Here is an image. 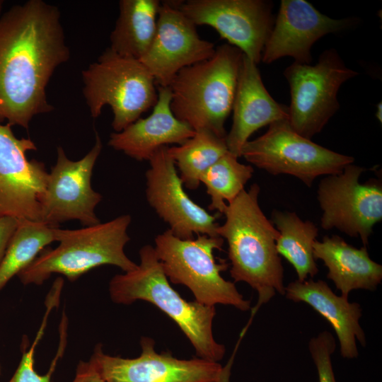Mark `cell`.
<instances>
[{
  "instance_id": "6da1fadb",
  "label": "cell",
  "mask_w": 382,
  "mask_h": 382,
  "mask_svg": "<svg viewBox=\"0 0 382 382\" xmlns=\"http://www.w3.org/2000/svg\"><path fill=\"white\" fill-rule=\"evenodd\" d=\"M70 57L59 9L28 0L0 15V123L28 129L54 109L46 88Z\"/></svg>"
},
{
  "instance_id": "7a4b0ae2",
  "label": "cell",
  "mask_w": 382,
  "mask_h": 382,
  "mask_svg": "<svg viewBox=\"0 0 382 382\" xmlns=\"http://www.w3.org/2000/svg\"><path fill=\"white\" fill-rule=\"evenodd\" d=\"M257 183L245 189L227 204L225 221L217 234L228 244L230 274L255 289L258 301L253 313L275 294H285L284 267L276 243L279 233L262 211Z\"/></svg>"
},
{
  "instance_id": "3957f363",
  "label": "cell",
  "mask_w": 382,
  "mask_h": 382,
  "mask_svg": "<svg viewBox=\"0 0 382 382\" xmlns=\"http://www.w3.org/2000/svg\"><path fill=\"white\" fill-rule=\"evenodd\" d=\"M139 258L136 268L111 279V300L124 305L138 300L151 303L178 325L193 346L197 357L214 362L221 360L226 348L215 340L212 331L215 306L182 298L171 286L153 246L141 247Z\"/></svg>"
},
{
  "instance_id": "277c9868",
  "label": "cell",
  "mask_w": 382,
  "mask_h": 382,
  "mask_svg": "<svg viewBox=\"0 0 382 382\" xmlns=\"http://www.w3.org/2000/svg\"><path fill=\"white\" fill-rule=\"evenodd\" d=\"M243 53L228 43L204 61L181 69L171 81L170 109L195 132L208 130L226 138Z\"/></svg>"
},
{
  "instance_id": "5b68a950",
  "label": "cell",
  "mask_w": 382,
  "mask_h": 382,
  "mask_svg": "<svg viewBox=\"0 0 382 382\" xmlns=\"http://www.w3.org/2000/svg\"><path fill=\"white\" fill-rule=\"evenodd\" d=\"M131 216L124 214L105 223L80 229L55 227L54 248H45L17 276L25 284H43L53 274L74 282L81 275L102 265L118 267L125 272L136 268L124 250L130 238L127 228Z\"/></svg>"
},
{
  "instance_id": "8992f818",
  "label": "cell",
  "mask_w": 382,
  "mask_h": 382,
  "mask_svg": "<svg viewBox=\"0 0 382 382\" xmlns=\"http://www.w3.org/2000/svg\"><path fill=\"white\" fill-rule=\"evenodd\" d=\"M224 240L220 236L199 235L183 240L167 229L156 236L154 250L169 282L186 286L195 301L210 306H232L241 311L250 309V301L238 291L235 283L221 273L229 265L216 261L215 250H221Z\"/></svg>"
},
{
  "instance_id": "52a82bcc",
  "label": "cell",
  "mask_w": 382,
  "mask_h": 382,
  "mask_svg": "<svg viewBox=\"0 0 382 382\" xmlns=\"http://www.w3.org/2000/svg\"><path fill=\"white\" fill-rule=\"evenodd\" d=\"M81 76L83 95L91 117L97 118L104 106H110L115 132L137 120L158 100V87L145 66L110 47L82 71Z\"/></svg>"
},
{
  "instance_id": "ba28073f",
  "label": "cell",
  "mask_w": 382,
  "mask_h": 382,
  "mask_svg": "<svg viewBox=\"0 0 382 382\" xmlns=\"http://www.w3.org/2000/svg\"><path fill=\"white\" fill-rule=\"evenodd\" d=\"M241 156L270 174L291 175L308 187L319 176L342 173L354 161L299 134L288 120L270 124L264 134L248 141Z\"/></svg>"
},
{
  "instance_id": "9c48e42d",
  "label": "cell",
  "mask_w": 382,
  "mask_h": 382,
  "mask_svg": "<svg viewBox=\"0 0 382 382\" xmlns=\"http://www.w3.org/2000/svg\"><path fill=\"white\" fill-rule=\"evenodd\" d=\"M359 74L347 67L334 48L326 50L315 65L294 62L284 75L291 92L288 121L299 134L311 139L340 108L337 92Z\"/></svg>"
},
{
  "instance_id": "30bf717a",
  "label": "cell",
  "mask_w": 382,
  "mask_h": 382,
  "mask_svg": "<svg viewBox=\"0 0 382 382\" xmlns=\"http://www.w3.org/2000/svg\"><path fill=\"white\" fill-rule=\"evenodd\" d=\"M365 170L352 163L340 173L327 175L319 183L317 198L323 229L334 228L349 236H359L366 247L373 227L382 219V185L373 178L360 183Z\"/></svg>"
},
{
  "instance_id": "8fae6325",
  "label": "cell",
  "mask_w": 382,
  "mask_h": 382,
  "mask_svg": "<svg viewBox=\"0 0 382 382\" xmlns=\"http://www.w3.org/2000/svg\"><path fill=\"white\" fill-rule=\"evenodd\" d=\"M178 8L197 26L209 25L257 64L274 21L264 0L179 1Z\"/></svg>"
},
{
  "instance_id": "7c38bea8",
  "label": "cell",
  "mask_w": 382,
  "mask_h": 382,
  "mask_svg": "<svg viewBox=\"0 0 382 382\" xmlns=\"http://www.w3.org/2000/svg\"><path fill=\"white\" fill-rule=\"evenodd\" d=\"M99 134L89 152L78 161L69 159L60 146L56 164L49 173L41 208L40 221L52 226L69 220H79L84 226L100 223L95 208L102 195L91 187V179L102 150Z\"/></svg>"
},
{
  "instance_id": "4fadbf2b",
  "label": "cell",
  "mask_w": 382,
  "mask_h": 382,
  "mask_svg": "<svg viewBox=\"0 0 382 382\" xmlns=\"http://www.w3.org/2000/svg\"><path fill=\"white\" fill-rule=\"evenodd\" d=\"M141 352L133 359L104 353L96 346L90 358L104 382H221L224 367L199 357L180 359L169 352L158 353L152 338L140 340Z\"/></svg>"
},
{
  "instance_id": "5bb4252c",
  "label": "cell",
  "mask_w": 382,
  "mask_h": 382,
  "mask_svg": "<svg viewBox=\"0 0 382 382\" xmlns=\"http://www.w3.org/2000/svg\"><path fill=\"white\" fill-rule=\"evenodd\" d=\"M36 150L30 139L0 123V217L40 221L49 173L43 162L28 160L26 153Z\"/></svg>"
},
{
  "instance_id": "9a60e30c",
  "label": "cell",
  "mask_w": 382,
  "mask_h": 382,
  "mask_svg": "<svg viewBox=\"0 0 382 382\" xmlns=\"http://www.w3.org/2000/svg\"><path fill=\"white\" fill-rule=\"evenodd\" d=\"M168 147L160 148L149 160V168L146 172L148 203L180 239H192L195 234L219 236L216 219L221 214L212 215L191 199L184 190Z\"/></svg>"
},
{
  "instance_id": "2e32d148",
  "label": "cell",
  "mask_w": 382,
  "mask_h": 382,
  "mask_svg": "<svg viewBox=\"0 0 382 382\" xmlns=\"http://www.w3.org/2000/svg\"><path fill=\"white\" fill-rule=\"evenodd\" d=\"M178 4L161 2L154 40L139 60L158 87H168L181 69L211 58L216 50L213 42L200 37Z\"/></svg>"
},
{
  "instance_id": "e0dca14e",
  "label": "cell",
  "mask_w": 382,
  "mask_h": 382,
  "mask_svg": "<svg viewBox=\"0 0 382 382\" xmlns=\"http://www.w3.org/2000/svg\"><path fill=\"white\" fill-rule=\"evenodd\" d=\"M355 18L333 19L304 0H282L261 61L270 64L283 57L310 64L313 45L324 35L348 29Z\"/></svg>"
},
{
  "instance_id": "ac0fdd59",
  "label": "cell",
  "mask_w": 382,
  "mask_h": 382,
  "mask_svg": "<svg viewBox=\"0 0 382 382\" xmlns=\"http://www.w3.org/2000/svg\"><path fill=\"white\" fill-rule=\"evenodd\" d=\"M233 124L225 140L228 152L241 157V149L257 129L288 120V107L274 100L265 87L257 64L243 55L233 104Z\"/></svg>"
},
{
  "instance_id": "d6986e66",
  "label": "cell",
  "mask_w": 382,
  "mask_h": 382,
  "mask_svg": "<svg viewBox=\"0 0 382 382\" xmlns=\"http://www.w3.org/2000/svg\"><path fill=\"white\" fill-rule=\"evenodd\" d=\"M158 100L152 112L139 118L119 132L110 134L108 145L139 161H149L160 148L180 145L195 134V131L178 120L170 109L169 87H158Z\"/></svg>"
},
{
  "instance_id": "ffe728a7",
  "label": "cell",
  "mask_w": 382,
  "mask_h": 382,
  "mask_svg": "<svg viewBox=\"0 0 382 382\" xmlns=\"http://www.w3.org/2000/svg\"><path fill=\"white\" fill-rule=\"evenodd\" d=\"M284 295L294 302L306 303L330 323L343 358L358 357L357 340L364 347L366 344L359 324L362 310L358 303H351L348 297L336 295L325 281L320 279L291 282L285 286Z\"/></svg>"
},
{
  "instance_id": "44dd1931",
  "label": "cell",
  "mask_w": 382,
  "mask_h": 382,
  "mask_svg": "<svg viewBox=\"0 0 382 382\" xmlns=\"http://www.w3.org/2000/svg\"><path fill=\"white\" fill-rule=\"evenodd\" d=\"M315 259L320 260L341 295L355 289L374 291L382 280V265L374 261L367 247L357 248L337 235L324 236L313 243Z\"/></svg>"
},
{
  "instance_id": "7402d4cb",
  "label": "cell",
  "mask_w": 382,
  "mask_h": 382,
  "mask_svg": "<svg viewBox=\"0 0 382 382\" xmlns=\"http://www.w3.org/2000/svg\"><path fill=\"white\" fill-rule=\"evenodd\" d=\"M161 4L158 0L120 1L110 48L121 56L140 60L154 40Z\"/></svg>"
},
{
  "instance_id": "603a6c76",
  "label": "cell",
  "mask_w": 382,
  "mask_h": 382,
  "mask_svg": "<svg viewBox=\"0 0 382 382\" xmlns=\"http://www.w3.org/2000/svg\"><path fill=\"white\" fill-rule=\"evenodd\" d=\"M270 221L279 233L276 246L279 255L283 256L294 268L298 279L306 281L313 277L318 268L313 255V243L318 228L311 221H303L295 212L274 210Z\"/></svg>"
},
{
  "instance_id": "cb8c5ba5",
  "label": "cell",
  "mask_w": 382,
  "mask_h": 382,
  "mask_svg": "<svg viewBox=\"0 0 382 382\" xmlns=\"http://www.w3.org/2000/svg\"><path fill=\"white\" fill-rule=\"evenodd\" d=\"M228 151L225 138L208 130L196 131L183 144L168 147L183 185L192 190L199 187L202 175Z\"/></svg>"
},
{
  "instance_id": "d4e9b609",
  "label": "cell",
  "mask_w": 382,
  "mask_h": 382,
  "mask_svg": "<svg viewBox=\"0 0 382 382\" xmlns=\"http://www.w3.org/2000/svg\"><path fill=\"white\" fill-rule=\"evenodd\" d=\"M41 221L18 219L0 264V291L27 267L39 253L56 241L54 228Z\"/></svg>"
},
{
  "instance_id": "484cf974",
  "label": "cell",
  "mask_w": 382,
  "mask_h": 382,
  "mask_svg": "<svg viewBox=\"0 0 382 382\" xmlns=\"http://www.w3.org/2000/svg\"><path fill=\"white\" fill-rule=\"evenodd\" d=\"M253 171L251 166L240 163L228 151L211 166L200 178L210 197L209 210L222 214L227 204L244 190Z\"/></svg>"
},
{
  "instance_id": "4316f807",
  "label": "cell",
  "mask_w": 382,
  "mask_h": 382,
  "mask_svg": "<svg viewBox=\"0 0 382 382\" xmlns=\"http://www.w3.org/2000/svg\"><path fill=\"white\" fill-rule=\"evenodd\" d=\"M59 294L54 291H50L47 295L45 301L46 311L35 340L28 349V339H23V349L20 363L8 382H52L51 377L54 372L58 360L64 354L66 345L67 320L65 316H63L60 325V340L57 354L51 363L49 371L45 375H40L35 370V352L44 335L49 316L52 308L59 303Z\"/></svg>"
},
{
  "instance_id": "83f0119b",
  "label": "cell",
  "mask_w": 382,
  "mask_h": 382,
  "mask_svg": "<svg viewBox=\"0 0 382 382\" xmlns=\"http://www.w3.org/2000/svg\"><path fill=\"white\" fill-rule=\"evenodd\" d=\"M335 347V340L328 331L320 332L309 341L308 349L318 371L319 382H337L331 361Z\"/></svg>"
},
{
  "instance_id": "f1b7e54d",
  "label": "cell",
  "mask_w": 382,
  "mask_h": 382,
  "mask_svg": "<svg viewBox=\"0 0 382 382\" xmlns=\"http://www.w3.org/2000/svg\"><path fill=\"white\" fill-rule=\"evenodd\" d=\"M18 223V219L14 217H0V264Z\"/></svg>"
},
{
  "instance_id": "f546056e",
  "label": "cell",
  "mask_w": 382,
  "mask_h": 382,
  "mask_svg": "<svg viewBox=\"0 0 382 382\" xmlns=\"http://www.w3.org/2000/svg\"><path fill=\"white\" fill-rule=\"evenodd\" d=\"M72 382H104L97 369L90 359L88 361H81L77 365L75 377Z\"/></svg>"
},
{
  "instance_id": "4dcf8cb0",
  "label": "cell",
  "mask_w": 382,
  "mask_h": 382,
  "mask_svg": "<svg viewBox=\"0 0 382 382\" xmlns=\"http://www.w3.org/2000/svg\"><path fill=\"white\" fill-rule=\"evenodd\" d=\"M233 355L231 358V359L228 361L227 364L224 367V371H223V375H222L221 382H229V381H230V375H231V366H232V364H233Z\"/></svg>"
},
{
  "instance_id": "1f68e13d",
  "label": "cell",
  "mask_w": 382,
  "mask_h": 382,
  "mask_svg": "<svg viewBox=\"0 0 382 382\" xmlns=\"http://www.w3.org/2000/svg\"><path fill=\"white\" fill-rule=\"evenodd\" d=\"M381 107V103H378L377 105V112L376 113V116L381 123L382 122Z\"/></svg>"
},
{
  "instance_id": "d6a6232c",
  "label": "cell",
  "mask_w": 382,
  "mask_h": 382,
  "mask_svg": "<svg viewBox=\"0 0 382 382\" xmlns=\"http://www.w3.org/2000/svg\"><path fill=\"white\" fill-rule=\"evenodd\" d=\"M4 4V1L0 0V15L2 13Z\"/></svg>"
},
{
  "instance_id": "836d02e7",
  "label": "cell",
  "mask_w": 382,
  "mask_h": 382,
  "mask_svg": "<svg viewBox=\"0 0 382 382\" xmlns=\"http://www.w3.org/2000/svg\"><path fill=\"white\" fill-rule=\"evenodd\" d=\"M1 366H0V374H1Z\"/></svg>"
}]
</instances>
